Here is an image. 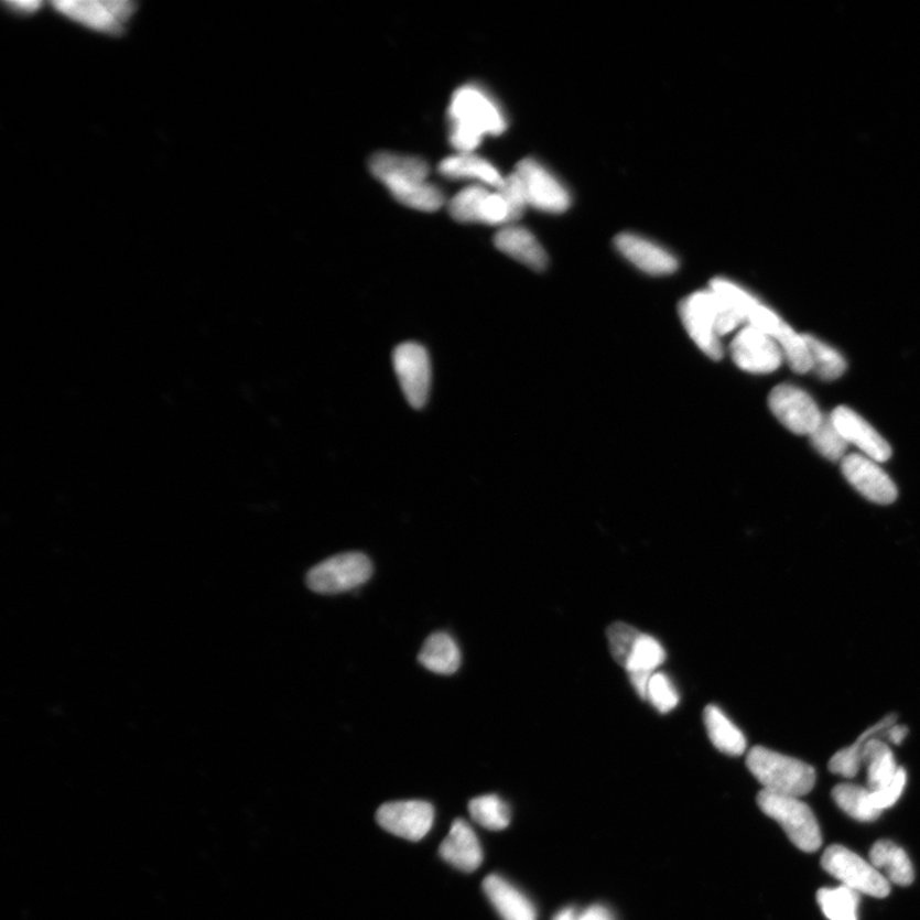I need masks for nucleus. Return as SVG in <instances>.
<instances>
[{
	"label": "nucleus",
	"mask_w": 920,
	"mask_h": 920,
	"mask_svg": "<svg viewBox=\"0 0 920 920\" xmlns=\"http://www.w3.org/2000/svg\"><path fill=\"white\" fill-rule=\"evenodd\" d=\"M647 701H650L660 714H668L678 706L679 693L668 675L654 673L648 685Z\"/></svg>",
	"instance_id": "nucleus-35"
},
{
	"label": "nucleus",
	"mask_w": 920,
	"mask_h": 920,
	"mask_svg": "<svg viewBox=\"0 0 920 920\" xmlns=\"http://www.w3.org/2000/svg\"><path fill=\"white\" fill-rule=\"evenodd\" d=\"M495 246L509 258L532 270L542 271L548 267L545 250L539 239L527 228L509 224L496 234Z\"/></svg>",
	"instance_id": "nucleus-17"
},
{
	"label": "nucleus",
	"mask_w": 920,
	"mask_h": 920,
	"mask_svg": "<svg viewBox=\"0 0 920 920\" xmlns=\"http://www.w3.org/2000/svg\"><path fill=\"white\" fill-rule=\"evenodd\" d=\"M469 813L478 825L487 830H504L510 823L509 807L498 795H484L472 800Z\"/></svg>",
	"instance_id": "nucleus-29"
},
{
	"label": "nucleus",
	"mask_w": 920,
	"mask_h": 920,
	"mask_svg": "<svg viewBox=\"0 0 920 920\" xmlns=\"http://www.w3.org/2000/svg\"><path fill=\"white\" fill-rule=\"evenodd\" d=\"M370 171L400 204L426 213L444 205L443 192L427 182L430 167L420 158L378 153L370 160Z\"/></svg>",
	"instance_id": "nucleus-1"
},
{
	"label": "nucleus",
	"mask_w": 920,
	"mask_h": 920,
	"mask_svg": "<svg viewBox=\"0 0 920 920\" xmlns=\"http://www.w3.org/2000/svg\"><path fill=\"white\" fill-rule=\"evenodd\" d=\"M768 405L775 418L797 435L810 436L823 419L813 398L790 383L776 387L768 397Z\"/></svg>",
	"instance_id": "nucleus-9"
},
{
	"label": "nucleus",
	"mask_w": 920,
	"mask_h": 920,
	"mask_svg": "<svg viewBox=\"0 0 920 920\" xmlns=\"http://www.w3.org/2000/svg\"><path fill=\"white\" fill-rule=\"evenodd\" d=\"M908 733L909 729L907 726L895 724L890 729L886 730L885 739L887 743L894 744V746H900L906 740Z\"/></svg>",
	"instance_id": "nucleus-40"
},
{
	"label": "nucleus",
	"mask_w": 920,
	"mask_h": 920,
	"mask_svg": "<svg viewBox=\"0 0 920 920\" xmlns=\"http://www.w3.org/2000/svg\"><path fill=\"white\" fill-rule=\"evenodd\" d=\"M8 7H10V10L12 12H15V13L31 14L32 12L37 11L39 8L42 7V3H39V2H12V3H8Z\"/></svg>",
	"instance_id": "nucleus-41"
},
{
	"label": "nucleus",
	"mask_w": 920,
	"mask_h": 920,
	"mask_svg": "<svg viewBox=\"0 0 920 920\" xmlns=\"http://www.w3.org/2000/svg\"><path fill=\"white\" fill-rule=\"evenodd\" d=\"M761 811L786 831L798 849L814 853L822 846V834L810 805L799 798L780 795L762 790L757 797Z\"/></svg>",
	"instance_id": "nucleus-4"
},
{
	"label": "nucleus",
	"mask_w": 920,
	"mask_h": 920,
	"mask_svg": "<svg viewBox=\"0 0 920 920\" xmlns=\"http://www.w3.org/2000/svg\"><path fill=\"white\" fill-rule=\"evenodd\" d=\"M679 315L692 340L712 359H722L724 349L722 337L717 329V311L714 293L708 291L695 292L683 300L679 306Z\"/></svg>",
	"instance_id": "nucleus-8"
},
{
	"label": "nucleus",
	"mask_w": 920,
	"mask_h": 920,
	"mask_svg": "<svg viewBox=\"0 0 920 920\" xmlns=\"http://www.w3.org/2000/svg\"><path fill=\"white\" fill-rule=\"evenodd\" d=\"M818 902L829 920H858L859 894L846 886L821 889Z\"/></svg>",
	"instance_id": "nucleus-27"
},
{
	"label": "nucleus",
	"mask_w": 920,
	"mask_h": 920,
	"mask_svg": "<svg viewBox=\"0 0 920 920\" xmlns=\"http://www.w3.org/2000/svg\"><path fill=\"white\" fill-rule=\"evenodd\" d=\"M747 766L764 790L780 795L810 794L818 779L812 766L761 746L749 751Z\"/></svg>",
	"instance_id": "nucleus-3"
},
{
	"label": "nucleus",
	"mask_w": 920,
	"mask_h": 920,
	"mask_svg": "<svg viewBox=\"0 0 920 920\" xmlns=\"http://www.w3.org/2000/svg\"><path fill=\"white\" fill-rule=\"evenodd\" d=\"M708 738L714 747L725 755L742 756L747 749L746 736L738 726L732 723L723 710L716 705H708L703 712Z\"/></svg>",
	"instance_id": "nucleus-23"
},
{
	"label": "nucleus",
	"mask_w": 920,
	"mask_h": 920,
	"mask_svg": "<svg viewBox=\"0 0 920 920\" xmlns=\"http://www.w3.org/2000/svg\"><path fill=\"white\" fill-rule=\"evenodd\" d=\"M554 920H578L573 909H564L554 918Z\"/></svg>",
	"instance_id": "nucleus-43"
},
{
	"label": "nucleus",
	"mask_w": 920,
	"mask_h": 920,
	"mask_svg": "<svg viewBox=\"0 0 920 920\" xmlns=\"http://www.w3.org/2000/svg\"><path fill=\"white\" fill-rule=\"evenodd\" d=\"M631 685H634L636 692L638 693L639 697L642 700H647L648 694V685H650V680L653 674L648 673H631L628 674Z\"/></svg>",
	"instance_id": "nucleus-39"
},
{
	"label": "nucleus",
	"mask_w": 920,
	"mask_h": 920,
	"mask_svg": "<svg viewBox=\"0 0 920 920\" xmlns=\"http://www.w3.org/2000/svg\"><path fill=\"white\" fill-rule=\"evenodd\" d=\"M516 173L522 180L528 205L552 214L564 213L571 206V196L563 184L534 159L522 160Z\"/></svg>",
	"instance_id": "nucleus-12"
},
{
	"label": "nucleus",
	"mask_w": 920,
	"mask_h": 920,
	"mask_svg": "<svg viewBox=\"0 0 920 920\" xmlns=\"http://www.w3.org/2000/svg\"><path fill=\"white\" fill-rule=\"evenodd\" d=\"M831 419L847 444L858 446L866 457L877 463L891 458L892 451L889 443L852 408L837 407L831 413Z\"/></svg>",
	"instance_id": "nucleus-15"
},
{
	"label": "nucleus",
	"mask_w": 920,
	"mask_h": 920,
	"mask_svg": "<svg viewBox=\"0 0 920 920\" xmlns=\"http://www.w3.org/2000/svg\"><path fill=\"white\" fill-rule=\"evenodd\" d=\"M843 475L855 490L869 501L889 506L898 499V487L874 459L862 454H851L842 462Z\"/></svg>",
	"instance_id": "nucleus-13"
},
{
	"label": "nucleus",
	"mask_w": 920,
	"mask_h": 920,
	"mask_svg": "<svg viewBox=\"0 0 920 920\" xmlns=\"http://www.w3.org/2000/svg\"><path fill=\"white\" fill-rule=\"evenodd\" d=\"M606 635L607 641H609L613 659L618 662L621 668L626 669L630 656L634 653L636 643L639 637L642 636L641 631L629 626L627 623L618 621L611 624V626L607 628Z\"/></svg>",
	"instance_id": "nucleus-34"
},
{
	"label": "nucleus",
	"mask_w": 920,
	"mask_h": 920,
	"mask_svg": "<svg viewBox=\"0 0 920 920\" xmlns=\"http://www.w3.org/2000/svg\"><path fill=\"white\" fill-rule=\"evenodd\" d=\"M440 855L453 867L464 872H474L483 863V849L477 835L463 820L453 823L450 835L440 846Z\"/></svg>",
	"instance_id": "nucleus-18"
},
{
	"label": "nucleus",
	"mask_w": 920,
	"mask_h": 920,
	"mask_svg": "<svg viewBox=\"0 0 920 920\" xmlns=\"http://www.w3.org/2000/svg\"><path fill=\"white\" fill-rule=\"evenodd\" d=\"M907 771L900 767L898 773H896L895 779L889 783V786L883 790L872 791V803H874L876 810L883 812L887 810V808L895 805V803L898 802L902 795L903 789L907 787Z\"/></svg>",
	"instance_id": "nucleus-37"
},
{
	"label": "nucleus",
	"mask_w": 920,
	"mask_h": 920,
	"mask_svg": "<svg viewBox=\"0 0 920 920\" xmlns=\"http://www.w3.org/2000/svg\"><path fill=\"white\" fill-rule=\"evenodd\" d=\"M489 194L483 186L464 188L451 202L452 218L459 223H481L483 205Z\"/></svg>",
	"instance_id": "nucleus-33"
},
{
	"label": "nucleus",
	"mask_w": 920,
	"mask_h": 920,
	"mask_svg": "<svg viewBox=\"0 0 920 920\" xmlns=\"http://www.w3.org/2000/svg\"><path fill=\"white\" fill-rule=\"evenodd\" d=\"M419 661L432 673L452 675L458 671L462 656L457 642L451 635L436 631L423 643Z\"/></svg>",
	"instance_id": "nucleus-22"
},
{
	"label": "nucleus",
	"mask_w": 920,
	"mask_h": 920,
	"mask_svg": "<svg viewBox=\"0 0 920 920\" xmlns=\"http://www.w3.org/2000/svg\"><path fill=\"white\" fill-rule=\"evenodd\" d=\"M372 572L370 559L362 552H344L312 567L307 584L317 594H343L362 586L371 578Z\"/></svg>",
	"instance_id": "nucleus-6"
},
{
	"label": "nucleus",
	"mask_w": 920,
	"mask_h": 920,
	"mask_svg": "<svg viewBox=\"0 0 920 920\" xmlns=\"http://www.w3.org/2000/svg\"><path fill=\"white\" fill-rule=\"evenodd\" d=\"M730 351L735 365L750 374H771L786 359L778 342L751 325L736 334Z\"/></svg>",
	"instance_id": "nucleus-11"
},
{
	"label": "nucleus",
	"mask_w": 920,
	"mask_h": 920,
	"mask_svg": "<svg viewBox=\"0 0 920 920\" xmlns=\"http://www.w3.org/2000/svg\"><path fill=\"white\" fill-rule=\"evenodd\" d=\"M615 246L624 258L647 274L668 275L678 269L673 255L646 238L623 234L615 238Z\"/></svg>",
	"instance_id": "nucleus-16"
},
{
	"label": "nucleus",
	"mask_w": 920,
	"mask_h": 920,
	"mask_svg": "<svg viewBox=\"0 0 920 920\" xmlns=\"http://www.w3.org/2000/svg\"><path fill=\"white\" fill-rule=\"evenodd\" d=\"M808 349L812 359V371L822 380H836L846 370V362L842 355L827 344L815 339L812 335H805Z\"/></svg>",
	"instance_id": "nucleus-28"
},
{
	"label": "nucleus",
	"mask_w": 920,
	"mask_h": 920,
	"mask_svg": "<svg viewBox=\"0 0 920 920\" xmlns=\"http://www.w3.org/2000/svg\"><path fill=\"white\" fill-rule=\"evenodd\" d=\"M821 866L858 894L883 899L891 892L889 879L881 872L843 845H831L822 855Z\"/></svg>",
	"instance_id": "nucleus-5"
},
{
	"label": "nucleus",
	"mask_w": 920,
	"mask_h": 920,
	"mask_svg": "<svg viewBox=\"0 0 920 920\" xmlns=\"http://www.w3.org/2000/svg\"><path fill=\"white\" fill-rule=\"evenodd\" d=\"M451 142L459 154H472L485 134H501L507 119L489 95L476 86H463L452 96Z\"/></svg>",
	"instance_id": "nucleus-2"
},
{
	"label": "nucleus",
	"mask_w": 920,
	"mask_h": 920,
	"mask_svg": "<svg viewBox=\"0 0 920 920\" xmlns=\"http://www.w3.org/2000/svg\"><path fill=\"white\" fill-rule=\"evenodd\" d=\"M578 920H611V917L604 908L592 907L584 911L583 916L578 917Z\"/></svg>",
	"instance_id": "nucleus-42"
},
{
	"label": "nucleus",
	"mask_w": 920,
	"mask_h": 920,
	"mask_svg": "<svg viewBox=\"0 0 920 920\" xmlns=\"http://www.w3.org/2000/svg\"><path fill=\"white\" fill-rule=\"evenodd\" d=\"M863 764L867 766V783L870 791L883 790L895 779L899 771L885 733H875L864 743Z\"/></svg>",
	"instance_id": "nucleus-20"
},
{
	"label": "nucleus",
	"mask_w": 920,
	"mask_h": 920,
	"mask_svg": "<svg viewBox=\"0 0 920 920\" xmlns=\"http://www.w3.org/2000/svg\"><path fill=\"white\" fill-rule=\"evenodd\" d=\"M481 223L489 224V226H509V207L499 192H496V194L490 192L489 196L486 197L483 205Z\"/></svg>",
	"instance_id": "nucleus-38"
},
{
	"label": "nucleus",
	"mask_w": 920,
	"mask_h": 920,
	"mask_svg": "<svg viewBox=\"0 0 920 920\" xmlns=\"http://www.w3.org/2000/svg\"><path fill=\"white\" fill-rule=\"evenodd\" d=\"M53 7L71 21L100 34L121 35L136 12L127 0H91V2H57Z\"/></svg>",
	"instance_id": "nucleus-7"
},
{
	"label": "nucleus",
	"mask_w": 920,
	"mask_h": 920,
	"mask_svg": "<svg viewBox=\"0 0 920 920\" xmlns=\"http://www.w3.org/2000/svg\"><path fill=\"white\" fill-rule=\"evenodd\" d=\"M376 819L390 834L419 842L429 834L434 823V808L421 800L387 803L380 807Z\"/></svg>",
	"instance_id": "nucleus-14"
},
{
	"label": "nucleus",
	"mask_w": 920,
	"mask_h": 920,
	"mask_svg": "<svg viewBox=\"0 0 920 920\" xmlns=\"http://www.w3.org/2000/svg\"><path fill=\"white\" fill-rule=\"evenodd\" d=\"M665 660L667 652L663 650V647L658 639L642 634L636 643L634 653L630 656L626 670L628 674H654V670L660 668Z\"/></svg>",
	"instance_id": "nucleus-30"
},
{
	"label": "nucleus",
	"mask_w": 920,
	"mask_h": 920,
	"mask_svg": "<svg viewBox=\"0 0 920 920\" xmlns=\"http://www.w3.org/2000/svg\"><path fill=\"white\" fill-rule=\"evenodd\" d=\"M896 722H898V717H896V715H887L881 719V722L870 726L869 729L864 732L859 738L852 744V746L838 750L837 754L831 758L829 764L830 771L832 773L843 776V778H854V776L859 772L861 766L863 765V747L868 736L875 733H886V730L890 729Z\"/></svg>",
	"instance_id": "nucleus-25"
},
{
	"label": "nucleus",
	"mask_w": 920,
	"mask_h": 920,
	"mask_svg": "<svg viewBox=\"0 0 920 920\" xmlns=\"http://www.w3.org/2000/svg\"><path fill=\"white\" fill-rule=\"evenodd\" d=\"M775 340L778 342L791 370L797 374L812 371V359L804 335L798 334L793 327L787 325Z\"/></svg>",
	"instance_id": "nucleus-32"
},
{
	"label": "nucleus",
	"mask_w": 920,
	"mask_h": 920,
	"mask_svg": "<svg viewBox=\"0 0 920 920\" xmlns=\"http://www.w3.org/2000/svg\"><path fill=\"white\" fill-rule=\"evenodd\" d=\"M393 365L407 402L421 410L427 402L431 388L427 350L418 343L400 344L394 350Z\"/></svg>",
	"instance_id": "nucleus-10"
},
{
	"label": "nucleus",
	"mask_w": 920,
	"mask_h": 920,
	"mask_svg": "<svg viewBox=\"0 0 920 920\" xmlns=\"http://www.w3.org/2000/svg\"><path fill=\"white\" fill-rule=\"evenodd\" d=\"M832 798L840 810L859 822H874L883 813L872 803V791L854 783H840L832 790Z\"/></svg>",
	"instance_id": "nucleus-26"
},
{
	"label": "nucleus",
	"mask_w": 920,
	"mask_h": 920,
	"mask_svg": "<svg viewBox=\"0 0 920 920\" xmlns=\"http://www.w3.org/2000/svg\"><path fill=\"white\" fill-rule=\"evenodd\" d=\"M499 194L506 199L509 207L510 224L521 218L528 206L527 196L522 180L515 172L504 180L502 186L498 188Z\"/></svg>",
	"instance_id": "nucleus-36"
},
{
	"label": "nucleus",
	"mask_w": 920,
	"mask_h": 920,
	"mask_svg": "<svg viewBox=\"0 0 920 920\" xmlns=\"http://www.w3.org/2000/svg\"><path fill=\"white\" fill-rule=\"evenodd\" d=\"M811 443L815 451H818L823 458L832 462L844 459L847 442L842 435V432L835 426L831 415L823 419L818 429L810 435Z\"/></svg>",
	"instance_id": "nucleus-31"
},
{
	"label": "nucleus",
	"mask_w": 920,
	"mask_h": 920,
	"mask_svg": "<svg viewBox=\"0 0 920 920\" xmlns=\"http://www.w3.org/2000/svg\"><path fill=\"white\" fill-rule=\"evenodd\" d=\"M439 172L450 180H477L500 188L504 177L487 160L474 154H458L443 160Z\"/></svg>",
	"instance_id": "nucleus-24"
},
{
	"label": "nucleus",
	"mask_w": 920,
	"mask_h": 920,
	"mask_svg": "<svg viewBox=\"0 0 920 920\" xmlns=\"http://www.w3.org/2000/svg\"><path fill=\"white\" fill-rule=\"evenodd\" d=\"M484 891L504 920H535V909L527 896L500 876L485 878Z\"/></svg>",
	"instance_id": "nucleus-19"
},
{
	"label": "nucleus",
	"mask_w": 920,
	"mask_h": 920,
	"mask_svg": "<svg viewBox=\"0 0 920 920\" xmlns=\"http://www.w3.org/2000/svg\"><path fill=\"white\" fill-rule=\"evenodd\" d=\"M870 864L884 876L898 886H910L914 883V868L906 851L889 840H879L872 846Z\"/></svg>",
	"instance_id": "nucleus-21"
}]
</instances>
